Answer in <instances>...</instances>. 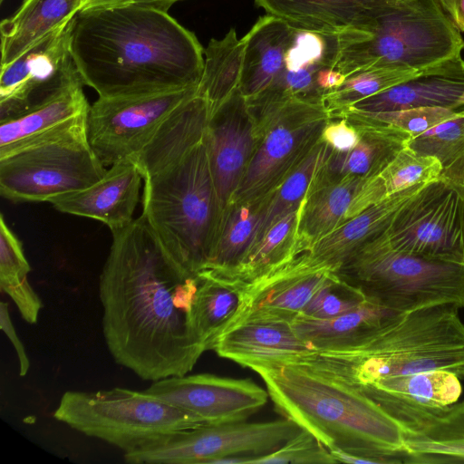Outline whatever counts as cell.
<instances>
[{"instance_id": "1", "label": "cell", "mask_w": 464, "mask_h": 464, "mask_svg": "<svg viewBox=\"0 0 464 464\" xmlns=\"http://www.w3.org/2000/svg\"><path fill=\"white\" fill-rule=\"evenodd\" d=\"M111 234L99 281L111 357L145 381L188 374L206 352L191 315L198 274L165 249L142 215Z\"/></svg>"}, {"instance_id": "2", "label": "cell", "mask_w": 464, "mask_h": 464, "mask_svg": "<svg viewBox=\"0 0 464 464\" xmlns=\"http://www.w3.org/2000/svg\"><path fill=\"white\" fill-rule=\"evenodd\" d=\"M70 51L83 84L105 98L198 86L204 66L193 32L134 4L82 9L70 24Z\"/></svg>"}, {"instance_id": "3", "label": "cell", "mask_w": 464, "mask_h": 464, "mask_svg": "<svg viewBox=\"0 0 464 464\" xmlns=\"http://www.w3.org/2000/svg\"><path fill=\"white\" fill-rule=\"evenodd\" d=\"M208 121V102L198 91L132 157L143 179L141 215L165 249L193 274L206 268L221 226L206 140Z\"/></svg>"}, {"instance_id": "4", "label": "cell", "mask_w": 464, "mask_h": 464, "mask_svg": "<svg viewBox=\"0 0 464 464\" xmlns=\"http://www.w3.org/2000/svg\"><path fill=\"white\" fill-rule=\"evenodd\" d=\"M254 372L276 410L315 437L337 463H404L402 426L356 385L304 364Z\"/></svg>"}, {"instance_id": "5", "label": "cell", "mask_w": 464, "mask_h": 464, "mask_svg": "<svg viewBox=\"0 0 464 464\" xmlns=\"http://www.w3.org/2000/svg\"><path fill=\"white\" fill-rule=\"evenodd\" d=\"M459 309L440 304L398 314L359 343L317 351L304 364L357 387L432 370L464 379V323Z\"/></svg>"}, {"instance_id": "6", "label": "cell", "mask_w": 464, "mask_h": 464, "mask_svg": "<svg viewBox=\"0 0 464 464\" xmlns=\"http://www.w3.org/2000/svg\"><path fill=\"white\" fill-rule=\"evenodd\" d=\"M333 68L345 78L371 69L427 70L461 56L464 40L437 0H401L370 32L337 34Z\"/></svg>"}, {"instance_id": "7", "label": "cell", "mask_w": 464, "mask_h": 464, "mask_svg": "<svg viewBox=\"0 0 464 464\" xmlns=\"http://www.w3.org/2000/svg\"><path fill=\"white\" fill-rule=\"evenodd\" d=\"M382 233L336 272L342 279L368 300L399 314L440 304L464 307V264L397 251Z\"/></svg>"}, {"instance_id": "8", "label": "cell", "mask_w": 464, "mask_h": 464, "mask_svg": "<svg viewBox=\"0 0 464 464\" xmlns=\"http://www.w3.org/2000/svg\"><path fill=\"white\" fill-rule=\"evenodd\" d=\"M53 418L124 453L167 434L208 425L200 417L144 391L121 387L67 391L62 395Z\"/></svg>"}, {"instance_id": "9", "label": "cell", "mask_w": 464, "mask_h": 464, "mask_svg": "<svg viewBox=\"0 0 464 464\" xmlns=\"http://www.w3.org/2000/svg\"><path fill=\"white\" fill-rule=\"evenodd\" d=\"M248 105L256 148L230 206L273 193L306 158L331 120L321 100L267 98Z\"/></svg>"}, {"instance_id": "10", "label": "cell", "mask_w": 464, "mask_h": 464, "mask_svg": "<svg viewBox=\"0 0 464 464\" xmlns=\"http://www.w3.org/2000/svg\"><path fill=\"white\" fill-rule=\"evenodd\" d=\"M106 170L87 128L80 129L0 158V193L14 203L49 202L92 185Z\"/></svg>"}, {"instance_id": "11", "label": "cell", "mask_w": 464, "mask_h": 464, "mask_svg": "<svg viewBox=\"0 0 464 464\" xmlns=\"http://www.w3.org/2000/svg\"><path fill=\"white\" fill-rule=\"evenodd\" d=\"M302 430L289 419L204 425L167 434L123 454L130 464H196L243 457L245 464L270 453Z\"/></svg>"}, {"instance_id": "12", "label": "cell", "mask_w": 464, "mask_h": 464, "mask_svg": "<svg viewBox=\"0 0 464 464\" xmlns=\"http://www.w3.org/2000/svg\"><path fill=\"white\" fill-rule=\"evenodd\" d=\"M198 89L194 86L150 94L98 97L90 105L87 116L92 149L105 167L132 158Z\"/></svg>"}, {"instance_id": "13", "label": "cell", "mask_w": 464, "mask_h": 464, "mask_svg": "<svg viewBox=\"0 0 464 464\" xmlns=\"http://www.w3.org/2000/svg\"><path fill=\"white\" fill-rule=\"evenodd\" d=\"M462 199L440 179L428 183L396 213L382 233L397 251L464 264Z\"/></svg>"}, {"instance_id": "14", "label": "cell", "mask_w": 464, "mask_h": 464, "mask_svg": "<svg viewBox=\"0 0 464 464\" xmlns=\"http://www.w3.org/2000/svg\"><path fill=\"white\" fill-rule=\"evenodd\" d=\"M70 24L1 66L0 122L21 117L84 85L70 51Z\"/></svg>"}, {"instance_id": "15", "label": "cell", "mask_w": 464, "mask_h": 464, "mask_svg": "<svg viewBox=\"0 0 464 464\" xmlns=\"http://www.w3.org/2000/svg\"><path fill=\"white\" fill-rule=\"evenodd\" d=\"M144 392L200 417L208 425L246 420L269 397L268 392L251 379L211 373L165 378L152 382Z\"/></svg>"}, {"instance_id": "16", "label": "cell", "mask_w": 464, "mask_h": 464, "mask_svg": "<svg viewBox=\"0 0 464 464\" xmlns=\"http://www.w3.org/2000/svg\"><path fill=\"white\" fill-rule=\"evenodd\" d=\"M254 129L252 110L239 89L209 118L206 140L221 223L255 151Z\"/></svg>"}, {"instance_id": "17", "label": "cell", "mask_w": 464, "mask_h": 464, "mask_svg": "<svg viewBox=\"0 0 464 464\" xmlns=\"http://www.w3.org/2000/svg\"><path fill=\"white\" fill-rule=\"evenodd\" d=\"M395 419L404 432L456 403L460 379L444 370L396 376L358 387Z\"/></svg>"}, {"instance_id": "18", "label": "cell", "mask_w": 464, "mask_h": 464, "mask_svg": "<svg viewBox=\"0 0 464 464\" xmlns=\"http://www.w3.org/2000/svg\"><path fill=\"white\" fill-rule=\"evenodd\" d=\"M142 180L137 163L130 158L110 166L92 185L56 196L49 203L60 212L98 220L113 233L134 219Z\"/></svg>"}, {"instance_id": "19", "label": "cell", "mask_w": 464, "mask_h": 464, "mask_svg": "<svg viewBox=\"0 0 464 464\" xmlns=\"http://www.w3.org/2000/svg\"><path fill=\"white\" fill-rule=\"evenodd\" d=\"M334 274L328 270L303 268L291 261L262 278L246 283L243 307L233 327L244 322L292 323Z\"/></svg>"}, {"instance_id": "20", "label": "cell", "mask_w": 464, "mask_h": 464, "mask_svg": "<svg viewBox=\"0 0 464 464\" xmlns=\"http://www.w3.org/2000/svg\"><path fill=\"white\" fill-rule=\"evenodd\" d=\"M213 350L252 371L302 364L317 352L288 322H244L221 335Z\"/></svg>"}, {"instance_id": "21", "label": "cell", "mask_w": 464, "mask_h": 464, "mask_svg": "<svg viewBox=\"0 0 464 464\" xmlns=\"http://www.w3.org/2000/svg\"><path fill=\"white\" fill-rule=\"evenodd\" d=\"M401 0H255L266 14L290 26L321 34L370 32L376 20Z\"/></svg>"}, {"instance_id": "22", "label": "cell", "mask_w": 464, "mask_h": 464, "mask_svg": "<svg viewBox=\"0 0 464 464\" xmlns=\"http://www.w3.org/2000/svg\"><path fill=\"white\" fill-rule=\"evenodd\" d=\"M427 184L415 185L369 207L293 261L303 268L336 273L362 246L383 232L398 210Z\"/></svg>"}, {"instance_id": "23", "label": "cell", "mask_w": 464, "mask_h": 464, "mask_svg": "<svg viewBox=\"0 0 464 464\" xmlns=\"http://www.w3.org/2000/svg\"><path fill=\"white\" fill-rule=\"evenodd\" d=\"M336 118H344L360 133L358 144L347 151L332 150L314 179L338 180L344 177H369L378 174L411 138L406 132L371 119L348 108Z\"/></svg>"}, {"instance_id": "24", "label": "cell", "mask_w": 464, "mask_h": 464, "mask_svg": "<svg viewBox=\"0 0 464 464\" xmlns=\"http://www.w3.org/2000/svg\"><path fill=\"white\" fill-rule=\"evenodd\" d=\"M463 93L464 59L459 56L361 100L349 108L365 112L422 107L459 108L464 107L460 106Z\"/></svg>"}, {"instance_id": "25", "label": "cell", "mask_w": 464, "mask_h": 464, "mask_svg": "<svg viewBox=\"0 0 464 464\" xmlns=\"http://www.w3.org/2000/svg\"><path fill=\"white\" fill-rule=\"evenodd\" d=\"M75 86L16 119L0 122V158L51 138L87 128L90 104Z\"/></svg>"}, {"instance_id": "26", "label": "cell", "mask_w": 464, "mask_h": 464, "mask_svg": "<svg viewBox=\"0 0 464 464\" xmlns=\"http://www.w3.org/2000/svg\"><path fill=\"white\" fill-rule=\"evenodd\" d=\"M338 49L337 34L295 30L281 72L258 99L298 97L321 100L316 80L325 67H333Z\"/></svg>"}, {"instance_id": "27", "label": "cell", "mask_w": 464, "mask_h": 464, "mask_svg": "<svg viewBox=\"0 0 464 464\" xmlns=\"http://www.w3.org/2000/svg\"><path fill=\"white\" fill-rule=\"evenodd\" d=\"M295 30L266 14L241 38L245 49L239 90L247 102L263 93L281 72Z\"/></svg>"}, {"instance_id": "28", "label": "cell", "mask_w": 464, "mask_h": 464, "mask_svg": "<svg viewBox=\"0 0 464 464\" xmlns=\"http://www.w3.org/2000/svg\"><path fill=\"white\" fill-rule=\"evenodd\" d=\"M366 178L312 180L297 212V241L301 254L349 220V211Z\"/></svg>"}, {"instance_id": "29", "label": "cell", "mask_w": 464, "mask_h": 464, "mask_svg": "<svg viewBox=\"0 0 464 464\" xmlns=\"http://www.w3.org/2000/svg\"><path fill=\"white\" fill-rule=\"evenodd\" d=\"M85 0H24L0 24L1 66L9 64L31 46L69 24Z\"/></svg>"}, {"instance_id": "30", "label": "cell", "mask_w": 464, "mask_h": 464, "mask_svg": "<svg viewBox=\"0 0 464 464\" xmlns=\"http://www.w3.org/2000/svg\"><path fill=\"white\" fill-rule=\"evenodd\" d=\"M198 276L192 324L198 340L208 351L236 324L243 307L246 283L208 270L201 271Z\"/></svg>"}, {"instance_id": "31", "label": "cell", "mask_w": 464, "mask_h": 464, "mask_svg": "<svg viewBox=\"0 0 464 464\" xmlns=\"http://www.w3.org/2000/svg\"><path fill=\"white\" fill-rule=\"evenodd\" d=\"M398 314L367 299L342 315L324 320L297 316L291 324L317 351H337L359 343Z\"/></svg>"}, {"instance_id": "32", "label": "cell", "mask_w": 464, "mask_h": 464, "mask_svg": "<svg viewBox=\"0 0 464 464\" xmlns=\"http://www.w3.org/2000/svg\"><path fill=\"white\" fill-rule=\"evenodd\" d=\"M404 463H464V401L405 431Z\"/></svg>"}, {"instance_id": "33", "label": "cell", "mask_w": 464, "mask_h": 464, "mask_svg": "<svg viewBox=\"0 0 464 464\" xmlns=\"http://www.w3.org/2000/svg\"><path fill=\"white\" fill-rule=\"evenodd\" d=\"M245 45L231 28L223 38H212L204 49L198 92L207 100L209 118L239 89Z\"/></svg>"}, {"instance_id": "34", "label": "cell", "mask_w": 464, "mask_h": 464, "mask_svg": "<svg viewBox=\"0 0 464 464\" xmlns=\"http://www.w3.org/2000/svg\"><path fill=\"white\" fill-rule=\"evenodd\" d=\"M298 208L277 220L227 276L251 283L285 266L301 255L297 241Z\"/></svg>"}, {"instance_id": "35", "label": "cell", "mask_w": 464, "mask_h": 464, "mask_svg": "<svg viewBox=\"0 0 464 464\" xmlns=\"http://www.w3.org/2000/svg\"><path fill=\"white\" fill-rule=\"evenodd\" d=\"M265 199L229 206L204 270L227 276L238 264L253 242Z\"/></svg>"}, {"instance_id": "36", "label": "cell", "mask_w": 464, "mask_h": 464, "mask_svg": "<svg viewBox=\"0 0 464 464\" xmlns=\"http://www.w3.org/2000/svg\"><path fill=\"white\" fill-rule=\"evenodd\" d=\"M407 147L436 158L441 168L440 179L464 200V112L411 138Z\"/></svg>"}, {"instance_id": "37", "label": "cell", "mask_w": 464, "mask_h": 464, "mask_svg": "<svg viewBox=\"0 0 464 464\" xmlns=\"http://www.w3.org/2000/svg\"><path fill=\"white\" fill-rule=\"evenodd\" d=\"M31 266L22 242L0 217V289L10 296L23 319L36 324L43 303L28 281Z\"/></svg>"}, {"instance_id": "38", "label": "cell", "mask_w": 464, "mask_h": 464, "mask_svg": "<svg viewBox=\"0 0 464 464\" xmlns=\"http://www.w3.org/2000/svg\"><path fill=\"white\" fill-rule=\"evenodd\" d=\"M332 150L333 149L320 138L302 163L265 199L250 247L261 239L277 220L299 208L315 173Z\"/></svg>"}, {"instance_id": "39", "label": "cell", "mask_w": 464, "mask_h": 464, "mask_svg": "<svg viewBox=\"0 0 464 464\" xmlns=\"http://www.w3.org/2000/svg\"><path fill=\"white\" fill-rule=\"evenodd\" d=\"M428 70L406 67L371 69L346 78L340 87L324 94L322 102L331 119H334L353 103L411 80Z\"/></svg>"}, {"instance_id": "40", "label": "cell", "mask_w": 464, "mask_h": 464, "mask_svg": "<svg viewBox=\"0 0 464 464\" xmlns=\"http://www.w3.org/2000/svg\"><path fill=\"white\" fill-rule=\"evenodd\" d=\"M440 161L409 147L402 149L376 178L386 198L418 184L440 179Z\"/></svg>"}, {"instance_id": "41", "label": "cell", "mask_w": 464, "mask_h": 464, "mask_svg": "<svg viewBox=\"0 0 464 464\" xmlns=\"http://www.w3.org/2000/svg\"><path fill=\"white\" fill-rule=\"evenodd\" d=\"M366 301L358 288L334 273L314 295L299 316L331 319L356 309Z\"/></svg>"}, {"instance_id": "42", "label": "cell", "mask_w": 464, "mask_h": 464, "mask_svg": "<svg viewBox=\"0 0 464 464\" xmlns=\"http://www.w3.org/2000/svg\"><path fill=\"white\" fill-rule=\"evenodd\" d=\"M362 112L372 120L406 132L413 138L462 114L464 107H422L392 111Z\"/></svg>"}, {"instance_id": "43", "label": "cell", "mask_w": 464, "mask_h": 464, "mask_svg": "<svg viewBox=\"0 0 464 464\" xmlns=\"http://www.w3.org/2000/svg\"><path fill=\"white\" fill-rule=\"evenodd\" d=\"M334 464L337 463L330 450L311 433L302 430L276 450L254 458L249 464Z\"/></svg>"}, {"instance_id": "44", "label": "cell", "mask_w": 464, "mask_h": 464, "mask_svg": "<svg viewBox=\"0 0 464 464\" xmlns=\"http://www.w3.org/2000/svg\"><path fill=\"white\" fill-rule=\"evenodd\" d=\"M321 140L335 151H347L360 140V133L344 118L331 119L324 126Z\"/></svg>"}, {"instance_id": "45", "label": "cell", "mask_w": 464, "mask_h": 464, "mask_svg": "<svg viewBox=\"0 0 464 464\" xmlns=\"http://www.w3.org/2000/svg\"><path fill=\"white\" fill-rule=\"evenodd\" d=\"M0 324L2 330L10 339L19 361V375L24 377L27 374L30 368V361L24 350V346L18 337L14 326L12 323L8 304L2 301L0 304Z\"/></svg>"}, {"instance_id": "46", "label": "cell", "mask_w": 464, "mask_h": 464, "mask_svg": "<svg viewBox=\"0 0 464 464\" xmlns=\"http://www.w3.org/2000/svg\"><path fill=\"white\" fill-rule=\"evenodd\" d=\"M345 80L346 78L342 72L331 66H328L318 73L316 84L319 91L324 95L326 92L340 87Z\"/></svg>"}, {"instance_id": "47", "label": "cell", "mask_w": 464, "mask_h": 464, "mask_svg": "<svg viewBox=\"0 0 464 464\" xmlns=\"http://www.w3.org/2000/svg\"><path fill=\"white\" fill-rule=\"evenodd\" d=\"M456 28L464 32V0H437Z\"/></svg>"}, {"instance_id": "48", "label": "cell", "mask_w": 464, "mask_h": 464, "mask_svg": "<svg viewBox=\"0 0 464 464\" xmlns=\"http://www.w3.org/2000/svg\"><path fill=\"white\" fill-rule=\"evenodd\" d=\"M180 0H124L119 5L134 4L152 7L160 11L168 12L170 6Z\"/></svg>"}, {"instance_id": "49", "label": "cell", "mask_w": 464, "mask_h": 464, "mask_svg": "<svg viewBox=\"0 0 464 464\" xmlns=\"http://www.w3.org/2000/svg\"><path fill=\"white\" fill-rule=\"evenodd\" d=\"M124 0H85L82 9L119 5Z\"/></svg>"}, {"instance_id": "50", "label": "cell", "mask_w": 464, "mask_h": 464, "mask_svg": "<svg viewBox=\"0 0 464 464\" xmlns=\"http://www.w3.org/2000/svg\"><path fill=\"white\" fill-rule=\"evenodd\" d=\"M461 211H462V225H463V234H464V200H462Z\"/></svg>"}, {"instance_id": "51", "label": "cell", "mask_w": 464, "mask_h": 464, "mask_svg": "<svg viewBox=\"0 0 464 464\" xmlns=\"http://www.w3.org/2000/svg\"><path fill=\"white\" fill-rule=\"evenodd\" d=\"M460 106H464V93L460 99Z\"/></svg>"}, {"instance_id": "52", "label": "cell", "mask_w": 464, "mask_h": 464, "mask_svg": "<svg viewBox=\"0 0 464 464\" xmlns=\"http://www.w3.org/2000/svg\"><path fill=\"white\" fill-rule=\"evenodd\" d=\"M4 2V0H0V4H2Z\"/></svg>"}]
</instances>
